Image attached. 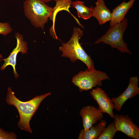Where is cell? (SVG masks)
I'll return each instance as SVG.
<instances>
[{"instance_id": "obj_14", "label": "cell", "mask_w": 139, "mask_h": 139, "mask_svg": "<svg viewBox=\"0 0 139 139\" xmlns=\"http://www.w3.org/2000/svg\"><path fill=\"white\" fill-rule=\"evenodd\" d=\"M72 6L76 8L79 18L87 20L93 16V8L92 6L88 7L84 5V3L80 1L72 2Z\"/></svg>"}, {"instance_id": "obj_13", "label": "cell", "mask_w": 139, "mask_h": 139, "mask_svg": "<svg viewBox=\"0 0 139 139\" xmlns=\"http://www.w3.org/2000/svg\"><path fill=\"white\" fill-rule=\"evenodd\" d=\"M106 121L104 120H100L98 124L93 126L87 131L83 129L80 131L78 137V139H96L102 134L106 128Z\"/></svg>"}, {"instance_id": "obj_4", "label": "cell", "mask_w": 139, "mask_h": 139, "mask_svg": "<svg viewBox=\"0 0 139 139\" xmlns=\"http://www.w3.org/2000/svg\"><path fill=\"white\" fill-rule=\"evenodd\" d=\"M128 24L126 18L120 22L109 28L105 34L97 40L94 43L96 44L102 42L108 45L119 51L131 54L127 45L124 40L123 36Z\"/></svg>"}, {"instance_id": "obj_3", "label": "cell", "mask_w": 139, "mask_h": 139, "mask_svg": "<svg viewBox=\"0 0 139 139\" xmlns=\"http://www.w3.org/2000/svg\"><path fill=\"white\" fill-rule=\"evenodd\" d=\"M23 7L25 15L31 24L36 28L42 29L53 10V8L40 0H25Z\"/></svg>"}, {"instance_id": "obj_18", "label": "cell", "mask_w": 139, "mask_h": 139, "mask_svg": "<svg viewBox=\"0 0 139 139\" xmlns=\"http://www.w3.org/2000/svg\"><path fill=\"white\" fill-rule=\"evenodd\" d=\"M41 0L43 2L45 3H47V2H49L52 0L55 1L56 2L59 0Z\"/></svg>"}, {"instance_id": "obj_7", "label": "cell", "mask_w": 139, "mask_h": 139, "mask_svg": "<svg viewBox=\"0 0 139 139\" xmlns=\"http://www.w3.org/2000/svg\"><path fill=\"white\" fill-rule=\"evenodd\" d=\"M15 37L16 39V46L7 57L2 59L4 61V63L1 67V69L3 70L7 66H12L13 69L15 77L17 79L19 76L15 68L17 55L20 52L22 54L27 53L28 48V43L24 40L22 35L17 32L15 34Z\"/></svg>"}, {"instance_id": "obj_17", "label": "cell", "mask_w": 139, "mask_h": 139, "mask_svg": "<svg viewBox=\"0 0 139 139\" xmlns=\"http://www.w3.org/2000/svg\"><path fill=\"white\" fill-rule=\"evenodd\" d=\"M12 31V28L9 23L0 22V34L6 36L11 32Z\"/></svg>"}, {"instance_id": "obj_12", "label": "cell", "mask_w": 139, "mask_h": 139, "mask_svg": "<svg viewBox=\"0 0 139 139\" xmlns=\"http://www.w3.org/2000/svg\"><path fill=\"white\" fill-rule=\"evenodd\" d=\"M95 6L93 8V16L98 21L100 25L110 21L111 12L106 6L103 0H97Z\"/></svg>"}, {"instance_id": "obj_6", "label": "cell", "mask_w": 139, "mask_h": 139, "mask_svg": "<svg viewBox=\"0 0 139 139\" xmlns=\"http://www.w3.org/2000/svg\"><path fill=\"white\" fill-rule=\"evenodd\" d=\"M114 125L117 131L121 132L128 137L139 139V128L128 115H115Z\"/></svg>"}, {"instance_id": "obj_8", "label": "cell", "mask_w": 139, "mask_h": 139, "mask_svg": "<svg viewBox=\"0 0 139 139\" xmlns=\"http://www.w3.org/2000/svg\"><path fill=\"white\" fill-rule=\"evenodd\" d=\"M138 81L137 76L130 77L129 83L126 90L118 97L112 98L114 109L118 111H120L123 105L128 99H131L139 94Z\"/></svg>"}, {"instance_id": "obj_19", "label": "cell", "mask_w": 139, "mask_h": 139, "mask_svg": "<svg viewBox=\"0 0 139 139\" xmlns=\"http://www.w3.org/2000/svg\"><path fill=\"white\" fill-rule=\"evenodd\" d=\"M3 57L2 55L1 54H0V62L1 60H2V59H1Z\"/></svg>"}, {"instance_id": "obj_1", "label": "cell", "mask_w": 139, "mask_h": 139, "mask_svg": "<svg viewBox=\"0 0 139 139\" xmlns=\"http://www.w3.org/2000/svg\"><path fill=\"white\" fill-rule=\"evenodd\" d=\"M51 95V92H49L36 96L29 101H22L16 97L10 87L8 88L6 101L8 104L14 106L17 109L20 117L18 123L20 128L30 133H32L30 124V121L41 102L47 96Z\"/></svg>"}, {"instance_id": "obj_15", "label": "cell", "mask_w": 139, "mask_h": 139, "mask_svg": "<svg viewBox=\"0 0 139 139\" xmlns=\"http://www.w3.org/2000/svg\"><path fill=\"white\" fill-rule=\"evenodd\" d=\"M117 132L114 122L109 124L97 139H112Z\"/></svg>"}, {"instance_id": "obj_11", "label": "cell", "mask_w": 139, "mask_h": 139, "mask_svg": "<svg viewBox=\"0 0 139 139\" xmlns=\"http://www.w3.org/2000/svg\"><path fill=\"white\" fill-rule=\"evenodd\" d=\"M136 0H130L127 2H123L113 9L111 13L110 27L120 22L125 18L127 13L132 8Z\"/></svg>"}, {"instance_id": "obj_9", "label": "cell", "mask_w": 139, "mask_h": 139, "mask_svg": "<svg viewBox=\"0 0 139 139\" xmlns=\"http://www.w3.org/2000/svg\"><path fill=\"white\" fill-rule=\"evenodd\" d=\"M90 94L98 105L99 110L102 113H107L111 118H114V104L105 91L100 87H98L92 89L90 92Z\"/></svg>"}, {"instance_id": "obj_10", "label": "cell", "mask_w": 139, "mask_h": 139, "mask_svg": "<svg viewBox=\"0 0 139 139\" xmlns=\"http://www.w3.org/2000/svg\"><path fill=\"white\" fill-rule=\"evenodd\" d=\"M80 114L82 118L83 129L85 131L88 130L103 118L102 113L98 109L91 105L83 107L80 110Z\"/></svg>"}, {"instance_id": "obj_16", "label": "cell", "mask_w": 139, "mask_h": 139, "mask_svg": "<svg viewBox=\"0 0 139 139\" xmlns=\"http://www.w3.org/2000/svg\"><path fill=\"white\" fill-rule=\"evenodd\" d=\"M17 138L14 132L6 131L0 127V139H16Z\"/></svg>"}, {"instance_id": "obj_2", "label": "cell", "mask_w": 139, "mask_h": 139, "mask_svg": "<svg viewBox=\"0 0 139 139\" xmlns=\"http://www.w3.org/2000/svg\"><path fill=\"white\" fill-rule=\"evenodd\" d=\"M83 34L82 30L79 28L74 27L69 41L66 43H62L59 50L62 53V57L69 58L73 63L78 60H80L85 64L88 69L92 70L94 69V62L79 42V40Z\"/></svg>"}, {"instance_id": "obj_5", "label": "cell", "mask_w": 139, "mask_h": 139, "mask_svg": "<svg viewBox=\"0 0 139 139\" xmlns=\"http://www.w3.org/2000/svg\"><path fill=\"white\" fill-rule=\"evenodd\" d=\"M110 78L105 72L96 70L80 71L72 79V82L80 92L86 91L97 86L102 85V82Z\"/></svg>"}]
</instances>
